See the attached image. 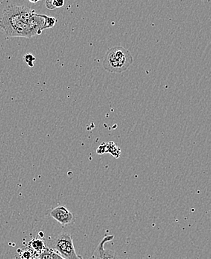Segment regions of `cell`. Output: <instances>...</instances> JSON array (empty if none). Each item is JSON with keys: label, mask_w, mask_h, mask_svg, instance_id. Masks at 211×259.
I'll return each mask as SVG.
<instances>
[{"label": "cell", "mask_w": 211, "mask_h": 259, "mask_svg": "<svg viewBox=\"0 0 211 259\" xmlns=\"http://www.w3.org/2000/svg\"><path fill=\"white\" fill-rule=\"evenodd\" d=\"M0 28L8 37L30 39L45 30V15L27 6L8 5L0 17Z\"/></svg>", "instance_id": "6da1fadb"}, {"label": "cell", "mask_w": 211, "mask_h": 259, "mask_svg": "<svg viewBox=\"0 0 211 259\" xmlns=\"http://www.w3.org/2000/svg\"><path fill=\"white\" fill-rule=\"evenodd\" d=\"M133 62L134 59L131 52L120 46H116L107 50L103 65L108 72L121 74L126 71Z\"/></svg>", "instance_id": "7a4b0ae2"}, {"label": "cell", "mask_w": 211, "mask_h": 259, "mask_svg": "<svg viewBox=\"0 0 211 259\" xmlns=\"http://www.w3.org/2000/svg\"><path fill=\"white\" fill-rule=\"evenodd\" d=\"M52 250L65 259H83L76 253L73 238L68 233H61L56 237Z\"/></svg>", "instance_id": "3957f363"}, {"label": "cell", "mask_w": 211, "mask_h": 259, "mask_svg": "<svg viewBox=\"0 0 211 259\" xmlns=\"http://www.w3.org/2000/svg\"><path fill=\"white\" fill-rule=\"evenodd\" d=\"M50 215L62 225H69L73 221L74 216L66 206H58L51 210Z\"/></svg>", "instance_id": "277c9868"}, {"label": "cell", "mask_w": 211, "mask_h": 259, "mask_svg": "<svg viewBox=\"0 0 211 259\" xmlns=\"http://www.w3.org/2000/svg\"><path fill=\"white\" fill-rule=\"evenodd\" d=\"M114 238L113 235L106 236L102 241L99 243L97 247L96 248L94 254H93V258L94 259H118L117 255L113 251L110 249H106V243L111 241Z\"/></svg>", "instance_id": "5b68a950"}, {"label": "cell", "mask_w": 211, "mask_h": 259, "mask_svg": "<svg viewBox=\"0 0 211 259\" xmlns=\"http://www.w3.org/2000/svg\"><path fill=\"white\" fill-rule=\"evenodd\" d=\"M107 152L115 158H119L121 155V149L113 142H109L107 143Z\"/></svg>", "instance_id": "8992f818"}, {"label": "cell", "mask_w": 211, "mask_h": 259, "mask_svg": "<svg viewBox=\"0 0 211 259\" xmlns=\"http://www.w3.org/2000/svg\"><path fill=\"white\" fill-rule=\"evenodd\" d=\"M30 246L33 250L37 251V252H42L45 249V245L42 240H38V239H35L30 242Z\"/></svg>", "instance_id": "52a82bcc"}, {"label": "cell", "mask_w": 211, "mask_h": 259, "mask_svg": "<svg viewBox=\"0 0 211 259\" xmlns=\"http://www.w3.org/2000/svg\"><path fill=\"white\" fill-rule=\"evenodd\" d=\"M56 22H57V19L56 18L45 15V30L53 28Z\"/></svg>", "instance_id": "ba28073f"}, {"label": "cell", "mask_w": 211, "mask_h": 259, "mask_svg": "<svg viewBox=\"0 0 211 259\" xmlns=\"http://www.w3.org/2000/svg\"><path fill=\"white\" fill-rule=\"evenodd\" d=\"M24 62H26V63L28 65V66H30V68H33V66H34V62L35 61V57L33 55L30 54H27L24 56Z\"/></svg>", "instance_id": "9c48e42d"}, {"label": "cell", "mask_w": 211, "mask_h": 259, "mask_svg": "<svg viewBox=\"0 0 211 259\" xmlns=\"http://www.w3.org/2000/svg\"><path fill=\"white\" fill-rule=\"evenodd\" d=\"M45 6L47 9H50V10L56 9L55 0H45Z\"/></svg>", "instance_id": "30bf717a"}, {"label": "cell", "mask_w": 211, "mask_h": 259, "mask_svg": "<svg viewBox=\"0 0 211 259\" xmlns=\"http://www.w3.org/2000/svg\"><path fill=\"white\" fill-rule=\"evenodd\" d=\"M106 152H107V143H103L99 146L97 150V153L98 155H103Z\"/></svg>", "instance_id": "8fae6325"}, {"label": "cell", "mask_w": 211, "mask_h": 259, "mask_svg": "<svg viewBox=\"0 0 211 259\" xmlns=\"http://www.w3.org/2000/svg\"><path fill=\"white\" fill-rule=\"evenodd\" d=\"M56 8L62 7L65 5V0H55Z\"/></svg>", "instance_id": "7c38bea8"}, {"label": "cell", "mask_w": 211, "mask_h": 259, "mask_svg": "<svg viewBox=\"0 0 211 259\" xmlns=\"http://www.w3.org/2000/svg\"><path fill=\"white\" fill-rule=\"evenodd\" d=\"M53 255H54V259H65L63 258H62V257L60 256V255H58V254H56V252H53ZM89 259H94L93 258V256L91 257V258H90Z\"/></svg>", "instance_id": "4fadbf2b"}, {"label": "cell", "mask_w": 211, "mask_h": 259, "mask_svg": "<svg viewBox=\"0 0 211 259\" xmlns=\"http://www.w3.org/2000/svg\"><path fill=\"white\" fill-rule=\"evenodd\" d=\"M29 1L31 2V3H38V2H39L40 0H29Z\"/></svg>", "instance_id": "5bb4252c"}]
</instances>
